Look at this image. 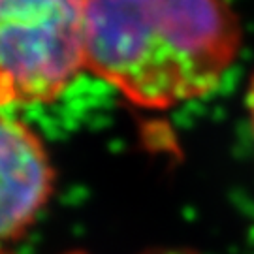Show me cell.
Masks as SVG:
<instances>
[{"label":"cell","mask_w":254,"mask_h":254,"mask_svg":"<svg viewBox=\"0 0 254 254\" xmlns=\"http://www.w3.org/2000/svg\"><path fill=\"white\" fill-rule=\"evenodd\" d=\"M53 192L55 168L42 137L0 113V247L27 234Z\"/></svg>","instance_id":"cell-3"},{"label":"cell","mask_w":254,"mask_h":254,"mask_svg":"<svg viewBox=\"0 0 254 254\" xmlns=\"http://www.w3.org/2000/svg\"><path fill=\"white\" fill-rule=\"evenodd\" d=\"M81 70L83 0H0V109L53 102Z\"/></svg>","instance_id":"cell-2"},{"label":"cell","mask_w":254,"mask_h":254,"mask_svg":"<svg viewBox=\"0 0 254 254\" xmlns=\"http://www.w3.org/2000/svg\"><path fill=\"white\" fill-rule=\"evenodd\" d=\"M85 70L147 109L220 85L241 47L226 0H83Z\"/></svg>","instance_id":"cell-1"},{"label":"cell","mask_w":254,"mask_h":254,"mask_svg":"<svg viewBox=\"0 0 254 254\" xmlns=\"http://www.w3.org/2000/svg\"><path fill=\"white\" fill-rule=\"evenodd\" d=\"M141 254H196L192 251H183V249H154V251H145Z\"/></svg>","instance_id":"cell-5"},{"label":"cell","mask_w":254,"mask_h":254,"mask_svg":"<svg viewBox=\"0 0 254 254\" xmlns=\"http://www.w3.org/2000/svg\"><path fill=\"white\" fill-rule=\"evenodd\" d=\"M247 109H249V115H251V123L254 128V75L251 83H249V92H247Z\"/></svg>","instance_id":"cell-4"},{"label":"cell","mask_w":254,"mask_h":254,"mask_svg":"<svg viewBox=\"0 0 254 254\" xmlns=\"http://www.w3.org/2000/svg\"><path fill=\"white\" fill-rule=\"evenodd\" d=\"M0 254H13V253H9L4 247H0ZM64 254H89V253H85V251H68V253H64Z\"/></svg>","instance_id":"cell-6"}]
</instances>
